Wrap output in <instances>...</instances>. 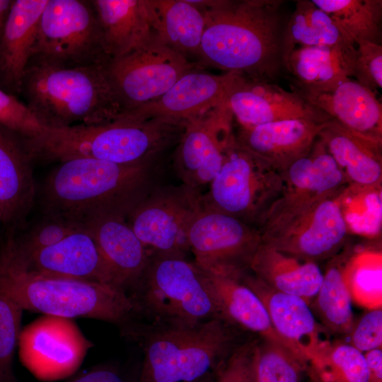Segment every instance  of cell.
Instances as JSON below:
<instances>
[{
  "label": "cell",
  "instance_id": "32",
  "mask_svg": "<svg viewBox=\"0 0 382 382\" xmlns=\"http://www.w3.org/2000/svg\"><path fill=\"white\" fill-rule=\"evenodd\" d=\"M348 255L344 252L332 257L310 304L327 332L338 335H349L354 323L352 301L344 275Z\"/></svg>",
  "mask_w": 382,
  "mask_h": 382
},
{
  "label": "cell",
  "instance_id": "19",
  "mask_svg": "<svg viewBox=\"0 0 382 382\" xmlns=\"http://www.w3.org/2000/svg\"><path fill=\"white\" fill-rule=\"evenodd\" d=\"M6 242L16 259L29 270L47 276L113 286L97 243L84 226L57 243L28 255L16 249L11 236Z\"/></svg>",
  "mask_w": 382,
  "mask_h": 382
},
{
  "label": "cell",
  "instance_id": "35",
  "mask_svg": "<svg viewBox=\"0 0 382 382\" xmlns=\"http://www.w3.org/2000/svg\"><path fill=\"white\" fill-rule=\"evenodd\" d=\"M308 367L302 357L286 347L258 337L251 363L253 382H300Z\"/></svg>",
  "mask_w": 382,
  "mask_h": 382
},
{
  "label": "cell",
  "instance_id": "4",
  "mask_svg": "<svg viewBox=\"0 0 382 382\" xmlns=\"http://www.w3.org/2000/svg\"><path fill=\"white\" fill-rule=\"evenodd\" d=\"M105 64L59 68L29 63L21 94L45 128L112 122L120 117L122 109Z\"/></svg>",
  "mask_w": 382,
  "mask_h": 382
},
{
  "label": "cell",
  "instance_id": "28",
  "mask_svg": "<svg viewBox=\"0 0 382 382\" xmlns=\"http://www.w3.org/2000/svg\"><path fill=\"white\" fill-rule=\"evenodd\" d=\"M249 269L272 289L299 296L309 304L320 286L323 275L318 263L300 260L261 242Z\"/></svg>",
  "mask_w": 382,
  "mask_h": 382
},
{
  "label": "cell",
  "instance_id": "20",
  "mask_svg": "<svg viewBox=\"0 0 382 382\" xmlns=\"http://www.w3.org/2000/svg\"><path fill=\"white\" fill-rule=\"evenodd\" d=\"M291 89L311 105L347 129L382 139V105L375 91L352 78L325 89L293 86Z\"/></svg>",
  "mask_w": 382,
  "mask_h": 382
},
{
  "label": "cell",
  "instance_id": "5",
  "mask_svg": "<svg viewBox=\"0 0 382 382\" xmlns=\"http://www.w3.org/2000/svg\"><path fill=\"white\" fill-rule=\"evenodd\" d=\"M0 289L21 308L46 316L89 318L127 323L134 305L125 291L108 284L42 274L25 268L5 241L0 247Z\"/></svg>",
  "mask_w": 382,
  "mask_h": 382
},
{
  "label": "cell",
  "instance_id": "39",
  "mask_svg": "<svg viewBox=\"0 0 382 382\" xmlns=\"http://www.w3.org/2000/svg\"><path fill=\"white\" fill-rule=\"evenodd\" d=\"M83 226L52 216L44 215L21 237L11 236L16 249L28 255L52 246Z\"/></svg>",
  "mask_w": 382,
  "mask_h": 382
},
{
  "label": "cell",
  "instance_id": "18",
  "mask_svg": "<svg viewBox=\"0 0 382 382\" xmlns=\"http://www.w3.org/2000/svg\"><path fill=\"white\" fill-rule=\"evenodd\" d=\"M229 72L214 75L193 69L184 74L156 100L125 112L118 120L160 119L187 125L226 103Z\"/></svg>",
  "mask_w": 382,
  "mask_h": 382
},
{
  "label": "cell",
  "instance_id": "45",
  "mask_svg": "<svg viewBox=\"0 0 382 382\" xmlns=\"http://www.w3.org/2000/svg\"><path fill=\"white\" fill-rule=\"evenodd\" d=\"M369 382H382V349L377 348L363 353Z\"/></svg>",
  "mask_w": 382,
  "mask_h": 382
},
{
  "label": "cell",
  "instance_id": "42",
  "mask_svg": "<svg viewBox=\"0 0 382 382\" xmlns=\"http://www.w3.org/2000/svg\"><path fill=\"white\" fill-rule=\"evenodd\" d=\"M349 335V343L362 353L381 348V308L369 310L357 322H354Z\"/></svg>",
  "mask_w": 382,
  "mask_h": 382
},
{
  "label": "cell",
  "instance_id": "7",
  "mask_svg": "<svg viewBox=\"0 0 382 382\" xmlns=\"http://www.w3.org/2000/svg\"><path fill=\"white\" fill-rule=\"evenodd\" d=\"M25 141L33 161L91 158L120 164L147 161L156 154L160 143L153 123L120 120L98 125L45 128Z\"/></svg>",
  "mask_w": 382,
  "mask_h": 382
},
{
  "label": "cell",
  "instance_id": "21",
  "mask_svg": "<svg viewBox=\"0 0 382 382\" xmlns=\"http://www.w3.org/2000/svg\"><path fill=\"white\" fill-rule=\"evenodd\" d=\"M325 122L289 120L239 127L234 137L239 145L282 174L310 152Z\"/></svg>",
  "mask_w": 382,
  "mask_h": 382
},
{
  "label": "cell",
  "instance_id": "37",
  "mask_svg": "<svg viewBox=\"0 0 382 382\" xmlns=\"http://www.w3.org/2000/svg\"><path fill=\"white\" fill-rule=\"evenodd\" d=\"M308 371L328 382H369L363 353L342 341L330 342L318 364Z\"/></svg>",
  "mask_w": 382,
  "mask_h": 382
},
{
  "label": "cell",
  "instance_id": "17",
  "mask_svg": "<svg viewBox=\"0 0 382 382\" xmlns=\"http://www.w3.org/2000/svg\"><path fill=\"white\" fill-rule=\"evenodd\" d=\"M242 279L264 304L277 334L309 366H316L331 342L325 337L327 331L317 322L310 304L299 296L272 289L250 269L242 274Z\"/></svg>",
  "mask_w": 382,
  "mask_h": 382
},
{
  "label": "cell",
  "instance_id": "40",
  "mask_svg": "<svg viewBox=\"0 0 382 382\" xmlns=\"http://www.w3.org/2000/svg\"><path fill=\"white\" fill-rule=\"evenodd\" d=\"M352 77L357 82L374 91L381 88V44L364 40L355 43Z\"/></svg>",
  "mask_w": 382,
  "mask_h": 382
},
{
  "label": "cell",
  "instance_id": "8",
  "mask_svg": "<svg viewBox=\"0 0 382 382\" xmlns=\"http://www.w3.org/2000/svg\"><path fill=\"white\" fill-rule=\"evenodd\" d=\"M341 193L270 210L257 227L260 242L305 261L332 258L348 233Z\"/></svg>",
  "mask_w": 382,
  "mask_h": 382
},
{
  "label": "cell",
  "instance_id": "13",
  "mask_svg": "<svg viewBox=\"0 0 382 382\" xmlns=\"http://www.w3.org/2000/svg\"><path fill=\"white\" fill-rule=\"evenodd\" d=\"M187 243L202 270L233 274L249 269L260 235L255 227L203 204L190 226Z\"/></svg>",
  "mask_w": 382,
  "mask_h": 382
},
{
  "label": "cell",
  "instance_id": "14",
  "mask_svg": "<svg viewBox=\"0 0 382 382\" xmlns=\"http://www.w3.org/2000/svg\"><path fill=\"white\" fill-rule=\"evenodd\" d=\"M226 103L233 118L243 127L289 120L320 123L330 120L294 91L237 72H229Z\"/></svg>",
  "mask_w": 382,
  "mask_h": 382
},
{
  "label": "cell",
  "instance_id": "12",
  "mask_svg": "<svg viewBox=\"0 0 382 382\" xmlns=\"http://www.w3.org/2000/svg\"><path fill=\"white\" fill-rule=\"evenodd\" d=\"M202 206L199 190L184 184L156 186L126 219L150 259L185 257L187 233Z\"/></svg>",
  "mask_w": 382,
  "mask_h": 382
},
{
  "label": "cell",
  "instance_id": "9",
  "mask_svg": "<svg viewBox=\"0 0 382 382\" xmlns=\"http://www.w3.org/2000/svg\"><path fill=\"white\" fill-rule=\"evenodd\" d=\"M98 18L87 0H48L29 63L59 68L105 64Z\"/></svg>",
  "mask_w": 382,
  "mask_h": 382
},
{
  "label": "cell",
  "instance_id": "44",
  "mask_svg": "<svg viewBox=\"0 0 382 382\" xmlns=\"http://www.w3.org/2000/svg\"><path fill=\"white\" fill-rule=\"evenodd\" d=\"M69 382H125L122 375L112 367L92 369Z\"/></svg>",
  "mask_w": 382,
  "mask_h": 382
},
{
  "label": "cell",
  "instance_id": "36",
  "mask_svg": "<svg viewBox=\"0 0 382 382\" xmlns=\"http://www.w3.org/2000/svg\"><path fill=\"white\" fill-rule=\"evenodd\" d=\"M344 275L352 301L368 310L381 308V253H349Z\"/></svg>",
  "mask_w": 382,
  "mask_h": 382
},
{
  "label": "cell",
  "instance_id": "26",
  "mask_svg": "<svg viewBox=\"0 0 382 382\" xmlns=\"http://www.w3.org/2000/svg\"><path fill=\"white\" fill-rule=\"evenodd\" d=\"M48 0H13L0 38V88L21 94L40 16Z\"/></svg>",
  "mask_w": 382,
  "mask_h": 382
},
{
  "label": "cell",
  "instance_id": "41",
  "mask_svg": "<svg viewBox=\"0 0 382 382\" xmlns=\"http://www.w3.org/2000/svg\"><path fill=\"white\" fill-rule=\"evenodd\" d=\"M0 125L28 139L38 136L45 129L25 103L1 88Z\"/></svg>",
  "mask_w": 382,
  "mask_h": 382
},
{
  "label": "cell",
  "instance_id": "33",
  "mask_svg": "<svg viewBox=\"0 0 382 382\" xmlns=\"http://www.w3.org/2000/svg\"><path fill=\"white\" fill-rule=\"evenodd\" d=\"M355 45L351 37L312 1L299 0L286 26L282 37V64L299 46Z\"/></svg>",
  "mask_w": 382,
  "mask_h": 382
},
{
  "label": "cell",
  "instance_id": "1",
  "mask_svg": "<svg viewBox=\"0 0 382 382\" xmlns=\"http://www.w3.org/2000/svg\"><path fill=\"white\" fill-rule=\"evenodd\" d=\"M204 13L199 54L209 64L270 81L282 64L279 0L190 1Z\"/></svg>",
  "mask_w": 382,
  "mask_h": 382
},
{
  "label": "cell",
  "instance_id": "46",
  "mask_svg": "<svg viewBox=\"0 0 382 382\" xmlns=\"http://www.w3.org/2000/svg\"><path fill=\"white\" fill-rule=\"evenodd\" d=\"M13 0H0V38Z\"/></svg>",
  "mask_w": 382,
  "mask_h": 382
},
{
  "label": "cell",
  "instance_id": "23",
  "mask_svg": "<svg viewBox=\"0 0 382 382\" xmlns=\"http://www.w3.org/2000/svg\"><path fill=\"white\" fill-rule=\"evenodd\" d=\"M321 141L348 183L361 190H378L382 180V139L349 130L327 120L319 133Z\"/></svg>",
  "mask_w": 382,
  "mask_h": 382
},
{
  "label": "cell",
  "instance_id": "11",
  "mask_svg": "<svg viewBox=\"0 0 382 382\" xmlns=\"http://www.w3.org/2000/svg\"><path fill=\"white\" fill-rule=\"evenodd\" d=\"M193 69L185 55L153 33L137 47L105 64L122 114L156 100Z\"/></svg>",
  "mask_w": 382,
  "mask_h": 382
},
{
  "label": "cell",
  "instance_id": "38",
  "mask_svg": "<svg viewBox=\"0 0 382 382\" xmlns=\"http://www.w3.org/2000/svg\"><path fill=\"white\" fill-rule=\"evenodd\" d=\"M23 311L0 289V382H16L13 364Z\"/></svg>",
  "mask_w": 382,
  "mask_h": 382
},
{
  "label": "cell",
  "instance_id": "2",
  "mask_svg": "<svg viewBox=\"0 0 382 382\" xmlns=\"http://www.w3.org/2000/svg\"><path fill=\"white\" fill-rule=\"evenodd\" d=\"M153 161L137 164L91 158L63 161L45 180L42 195L44 215L82 226L101 216L127 219L156 187Z\"/></svg>",
  "mask_w": 382,
  "mask_h": 382
},
{
  "label": "cell",
  "instance_id": "34",
  "mask_svg": "<svg viewBox=\"0 0 382 382\" xmlns=\"http://www.w3.org/2000/svg\"><path fill=\"white\" fill-rule=\"evenodd\" d=\"M326 12L356 43L381 44V0H311Z\"/></svg>",
  "mask_w": 382,
  "mask_h": 382
},
{
  "label": "cell",
  "instance_id": "47",
  "mask_svg": "<svg viewBox=\"0 0 382 382\" xmlns=\"http://www.w3.org/2000/svg\"><path fill=\"white\" fill-rule=\"evenodd\" d=\"M216 374H209L195 382H215Z\"/></svg>",
  "mask_w": 382,
  "mask_h": 382
},
{
  "label": "cell",
  "instance_id": "6",
  "mask_svg": "<svg viewBox=\"0 0 382 382\" xmlns=\"http://www.w3.org/2000/svg\"><path fill=\"white\" fill-rule=\"evenodd\" d=\"M129 296L134 305L133 318H142L146 322L143 325L188 326L223 320L206 272L185 257L151 258Z\"/></svg>",
  "mask_w": 382,
  "mask_h": 382
},
{
  "label": "cell",
  "instance_id": "43",
  "mask_svg": "<svg viewBox=\"0 0 382 382\" xmlns=\"http://www.w3.org/2000/svg\"><path fill=\"white\" fill-rule=\"evenodd\" d=\"M258 337H251L231 354L217 372L215 382H253L251 363Z\"/></svg>",
  "mask_w": 382,
  "mask_h": 382
},
{
  "label": "cell",
  "instance_id": "24",
  "mask_svg": "<svg viewBox=\"0 0 382 382\" xmlns=\"http://www.w3.org/2000/svg\"><path fill=\"white\" fill-rule=\"evenodd\" d=\"M33 160L25 138L0 125V219L19 224L34 204Z\"/></svg>",
  "mask_w": 382,
  "mask_h": 382
},
{
  "label": "cell",
  "instance_id": "30",
  "mask_svg": "<svg viewBox=\"0 0 382 382\" xmlns=\"http://www.w3.org/2000/svg\"><path fill=\"white\" fill-rule=\"evenodd\" d=\"M91 1L110 59L131 52L152 34L143 0Z\"/></svg>",
  "mask_w": 382,
  "mask_h": 382
},
{
  "label": "cell",
  "instance_id": "27",
  "mask_svg": "<svg viewBox=\"0 0 382 382\" xmlns=\"http://www.w3.org/2000/svg\"><path fill=\"white\" fill-rule=\"evenodd\" d=\"M244 272L225 275L205 272L209 288L222 319L248 333L277 342L295 352L274 331L264 304L243 281Z\"/></svg>",
  "mask_w": 382,
  "mask_h": 382
},
{
  "label": "cell",
  "instance_id": "3",
  "mask_svg": "<svg viewBox=\"0 0 382 382\" xmlns=\"http://www.w3.org/2000/svg\"><path fill=\"white\" fill-rule=\"evenodd\" d=\"M132 333L144 353L139 382H195L216 374L241 345L256 336L221 319L188 326L138 324Z\"/></svg>",
  "mask_w": 382,
  "mask_h": 382
},
{
  "label": "cell",
  "instance_id": "25",
  "mask_svg": "<svg viewBox=\"0 0 382 382\" xmlns=\"http://www.w3.org/2000/svg\"><path fill=\"white\" fill-rule=\"evenodd\" d=\"M281 175L282 191L269 211L338 195L348 186L342 171L318 138L306 156Z\"/></svg>",
  "mask_w": 382,
  "mask_h": 382
},
{
  "label": "cell",
  "instance_id": "48",
  "mask_svg": "<svg viewBox=\"0 0 382 382\" xmlns=\"http://www.w3.org/2000/svg\"><path fill=\"white\" fill-rule=\"evenodd\" d=\"M1 224V219H0V224Z\"/></svg>",
  "mask_w": 382,
  "mask_h": 382
},
{
  "label": "cell",
  "instance_id": "10",
  "mask_svg": "<svg viewBox=\"0 0 382 382\" xmlns=\"http://www.w3.org/2000/svg\"><path fill=\"white\" fill-rule=\"evenodd\" d=\"M202 195L203 204L255 227L262 221L283 187L281 173L232 138L222 166Z\"/></svg>",
  "mask_w": 382,
  "mask_h": 382
},
{
  "label": "cell",
  "instance_id": "15",
  "mask_svg": "<svg viewBox=\"0 0 382 382\" xmlns=\"http://www.w3.org/2000/svg\"><path fill=\"white\" fill-rule=\"evenodd\" d=\"M233 119L226 103L186 125L174 155L183 184L199 190L214 178L234 135Z\"/></svg>",
  "mask_w": 382,
  "mask_h": 382
},
{
  "label": "cell",
  "instance_id": "31",
  "mask_svg": "<svg viewBox=\"0 0 382 382\" xmlns=\"http://www.w3.org/2000/svg\"><path fill=\"white\" fill-rule=\"evenodd\" d=\"M355 45L299 46L284 59L283 66L296 79L295 86L325 89L352 77Z\"/></svg>",
  "mask_w": 382,
  "mask_h": 382
},
{
  "label": "cell",
  "instance_id": "22",
  "mask_svg": "<svg viewBox=\"0 0 382 382\" xmlns=\"http://www.w3.org/2000/svg\"><path fill=\"white\" fill-rule=\"evenodd\" d=\"M83 226L97 243L112 285L129 295L144 275L150 257L126 218L101 216Z\"/></svg>",
  "mask_w": 382,
  "mask_h": 382
},
{
  "label": "cell",
  "instance_id": "29",
  "mask_svg": "<svg viewBox=\"0 0 382 382\" xmlns=\"http://www.w3.org/2000/svg\"><path fill=\"white\" fill-rule=\"evenodd\" d=\"M151 32L185 56L199 54L205 26L202 9L185 0H143Z\"/></svg>",
  "mask_w": 382,
  "mask_h": 382
},
{
  "label": "cell",
  "instance_id": "16",
  "mask_svg": "<svg viewBox=\"0 0 382 382\" xmlns=\"http://www.w3.org/2000/svg\"><path fill=\"white\" fill-rule=\"evenodd\" d=\"M18 345L25 366L43 380L71 374L91 346L69 319L50 316L21 331Z\"/></svg>",
  "mask_w": 382,
  "mask_h": 382
}]
</instances>
